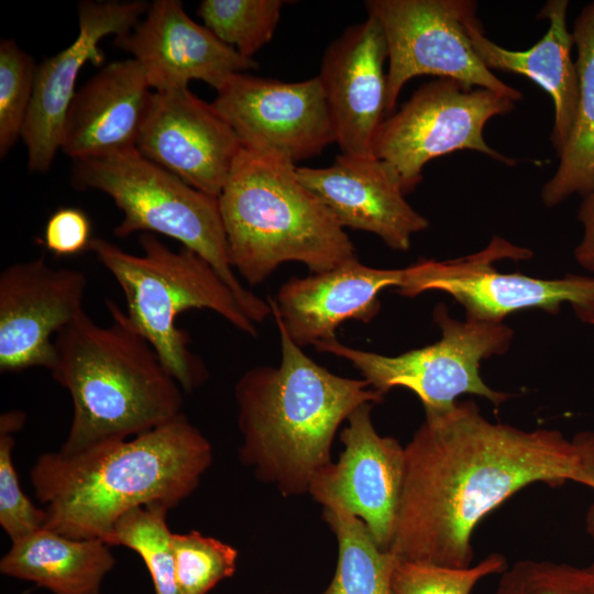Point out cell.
Listing matches in <instances>:
<instances>
[{"instance_id": "6da1fadb", "label": "cell", "mask_w": 594, "mask_h": 594, "mask_svg": "<svg viewBox=\"0 0 594 594\" xmlns=\"http://www.w3.org/2000/svg\"><path fill=\"white\" fill-rule=\"evenodd\" d=\"M425 415L405 447L388 550L398 561L468 568L477 524L512 495L534 483H584L578 450L559 430L492 422L473 400Z\"/></svg>"}, {"instance_id": "7a4b0ae2", "label": "cell", "mask_w": 594, "mask_h": 594, "mask_svg": "<svg viewBox=\"0 0 594 594\" xmlns=\"http://www.w3.org/2000/svg\"><path fill=\"white\" fill-rule=\"evenodd\" d=\"M211 446L182 414L132 438L40 455L30 472L44 527L107 543L116 522L142 506L170 509L198 486Z\"/></svg>"}, {"instance_id": "3957f363", "label": "cell", "mask_w": 594, "mask_h": 594, "mask_svg": "<svg viewBox=\"0 0 594 594\" xmlns=\"http://www.w3.org/2000/svg\"><path fill=\"white\" fill-rule=\"evenodd\" d=\"M279 366L246 371L234 389L243 437L241 458L286 494L308 492L314 475L330 463L340 424L383 394L363 380L338 376L312 361L282 321Z\"/></svg>"}, {"instance_id": "277c9868", "label": "cell", "mask_w": 594, "mask_h": 594, "mask_svg": "<svg viewBox=\"0 0 594 594\" xmlns=\"http://www.w3.org/2000/svg\"><path fill=\"white\" fill-rule=\"evenodd\" d=\"M106 307L108 326L84 310L54 338L50 371L73 404L65 452L128 439L183 414L184 391L157 352L116 301Z\"/></svg>"}, {"instance_id": "5b68a950", "label": "cell", "mask_w": 594, "mask_h": 594, "mask_svg": "<svg viewBox=\"0 0 594 594\" xmlns=\"http://www.w3.org/2000/svg\"><path fill=\"white\" fill-rule=\"evenodd\" d=\"M218 201L231 266L250 285L286 262L321 273L356 257L344 229L288 160L241 148Z\"/></svg>"}, {"instance_id": "8992f818", "label": "cell", "mask_w": 594, "mask_h": 594, "mask_svg": "<svg viewBox=\"0 0 594 594\" xmlns=\"http://www.w3.org/2000/svg\"><path fill=\"white\" fill-rule=\"evenodd\" d=\"M141 254H132L103 238L89 250L119 284L127 315L151 343L184 393L207 377L202 361L189 349V336L176 326L189 309H209L239 331L256 337L257 329L215 268L194 251L172 250L153 233H141Z\"/></svg>"}, {"instance_id": "52a82bcc", "label": "cell", "mask_w": 594, "mask_h": 594, "mask_svg": "<svg viewBox=\"0 0 594 594\" xmlns=\"http://www.w3.org/2000/svg\"><path fill=\"white\" fill-rule=\"evenodd\" d=\"M70 182L77 190H99L113 200L123 213L116 237L141 232L173 238L215 268L252 322L261 323L272 314L268 302L234 274L218 198L188 185L136 147L74 161Z\"/></svg>"}, {"instance_id": "ba28073f", "label": "cell", "mask_w": 594, "mask_h": 594, "mask_svg": "<svg viewBox=\"0 0 594 594\" xmlns=\"http://www.w3.org/2000/svg\"><path fill=\"white\" fill-rule=\"evenodd\" d=\"M433 320L442 333L439 341L396 356L354 349L336 338L314 345L349 361L383 395L395 387L410 389L425 409L451 407L463 394L484 397L496 407L507 400L508 394L486 385L480 364L509 349L513 329L503 322L457 320L443 304L436 306Z\"/></svg>"}, {"instance_id": "9c48e42d", "label": "cell", "mask_w": 594, "mask_h": 594, "mask_svg": "<svg viewBox=\"0 0 594 594\" xmlns=\"http://www.w3.org/2000/svg\"><path fill=\"white\" fill-rule=\"evenodd\" d=\"M531 256L530 250L494 235L477 253L447 261L420 260L403 268L397 293L415 297L428 290L443 292L464 307L466 318L490 322H503L506 316L530 308L558 314L568 304L582 322L594 324V277L544 279L501 273L494 266L503 258Z\"/></svg>"}, {"instance_id": "30bf717a", "label": "cell", "mask_w": 594, "mask_h": 594, "mask_svg": "<svg viewBox=\"0 0 594 594\" xmlns=\"http://www.w3.org/2000/svg\"><path fill=\"white\" fill-rule=\"evenodd\" d=\"M514 108V100L495 91L438 78L419 87L383 121L373 155L393 169L405 195L422 180L429 161L455 151H477L514 165V160L492 148L483 135L492 118Z\"/></svg>"}, {"instance_id": "8fae6325", "label": "cell", "mask_w": 594, "mask_h": 594, "mask_svg": "<svg viewBox=\"0 0 594 594\" xmlns=\"http://www.w3.org/2000/svg\"><path fill=\"white\" fill-rule=\"evenodd\" d=\"M367 14L382 25L388 47L386 117L408 80L432 75L485 88L515 102L521 92L497 78L480 59L465 31L476 12L470 0H369Z\"/></svg>"}, {"instance_id": "7c38bea8", "label": "cell", "mask_w": 594, "mask_h": 594, "mask_svg": "<svg viewBox=\"0 0 594 594\" xmlns=\"http://www.w3.org/2000/svg\"><path fill=\"white\" fill-rule=\"evenodd\" d=\"M213 107L242 148L296 164L320 154L336 133L320 79L286 82L246 73L217 90Z\"/></svg>"}, {"instance_id": "4fadbf2b", "label": "cell", "mask_w": 594, "mask_h": 594, "mask_svg": "<svg viewBox=\"0 0 594 594\" xmlns=\"http://www.w3.org/2000/svg\"><path fill=\"white\" fill-rule=\"evenodd\" d=\"M372 403L348 418L337 463L321 468L308 492L323 508L339 507L360 518L383 550H389L404 484L405 447L382 437L372 419Z\"/></svg>"}, {"instance_id": "5bb4252c", "label": "cell", "mask_w": 594, "mask_h": 594, "mask_svg": "<svg viewBox=\"0 0 594 594\" xmlns=\"http://www.w3.org/2000/svg\"><path fill=\"white\" fill-rule=\"evenodd\" d=\"M86 275L44 258L16 262L0 274V371L50 370L54 338L84 311Z\"/></svg>"}, {"instance_id": "9a60e30c", "label": "cell", "mask_w": 594, "mask_h": 594, "mask_svg": "<svg viewBox=\"0 0 594 594\" xmlns=\"http://www.w3.org/2000/svg\"><path fill=\"white\" fill-rule=\"evenodd\" d=\"M148 3L134 1H82L78 6V35L56 55L37 65L34 91L22 132L28 165L46 173L61 148L63 127L80 69L87 62L100 66L105 53L100 41L125 35L145 14Z\"/></svg>"}, {"instance_id": "2e32d148", "label": "cell", "mask_w": 594, "mask_h": 594, "mask_svg": "<svg viewBox=\"0 0 594 594\" xmlns=\"http://www.w3.org/2000/svg\"><path fill=\"white\" fill-rule=\"evenodd\" d=\"M136 148L188 185L219 198L242 146L212 102L186 87L154 91Z\"/></svg>"}, {"instance_id": "e0dca14e", "label": "cell", "mask_w": 594, "mask_h": 594, "mask_svg": "<svg viewBox=\"0 0 594 594\" xmlns=\"http://www.w3.org/2000/svg\"><path fill=\"white\" fill-rule=\"evenodd\" d=\"M114 44L140 64L155 92L186 88L194 79L219 90L232 75L257 68L256 62L189 18L178 0L153 1Z\"/></svg>"}, {"instance_id": "ac0fdd59", "label": "cell", "mask_w": 594, "mask_h": 594, "mask_svg": "<svg viewBox=\"0 0 594 594\" xmlns=\"http://www.w3.org/2000/svg\"><path fill=\"white\" fill-rule=\"evenodd\" d=\"M386 61L385 33L370 14L343 31L323 53L318 77L341 154L373 155L375 136L386 119Z\"/></svg>"}, {"instance_id": "d6986e66", "label": "cell", "mask_w": 594, "mask_h": 594, "mask_svg": "<svg viewBox=\"0 0 594 594\" xmlns=\"http://www.w3.org/2000/svg\"><path fill=\"white\" fill-rule=\"evenodd\" d=\"M297 175L343 229L373 233L395 251H407L413 234L429 227L393 169L374 155L340 154L331 166L297 167Z\"/></svg>"}, {"instance_id": "ffe728a7", "label": "cell", "mask_w": 594, "mask_h": 594, "mask_svg": "<svg viewBox=\"0 0 594 594\" xmlns=\"http://www.w3.org/2000/svg\"><path fill=\"white\" fill-rule=\"evenodd\" d=\"M402 277L403 268H375L353 257L329 271L292 277L267 302L302 348L336 338L337 328L349 319L371 322L380 311V293L397 288Z\"/></svg>"}, {"instance_id": "44dd1931", "label": "cell", "mask_w": 594, "mask_h": 594, "mask_svg": "<svg viewBox=\"0 0 594 594\" xmlns=\"http://www.w3.org/2000/svg\"><path fill=\"white\" fill-rule=\"evenodd\" d=\"M154 90L133 59L101 68L78 91L68 108L61 150L81 161L136 147Z\"/></svg>"}, {"instance_id": "7402d4cb", "label": "cell", "mask_w": 594, "mask_h": 594, "mask_svg": "<svg viewBox=\"0 0 594 594\" xmlns=\"http://www.w3.org/2000/svg\"><path fill=\"white\" fill-rule=\"evenodd\" d=\"M568 7V0L546 2L538 18L548 19L549 29L526 51H510L488 40L475 12L464 22L475 53L490 70L526 76L550 95L554 106L551 143L558 155L568 142L579 100V75L571 57L574 40L566 25Z\"/></svg>"}, {"instance_id": "603a6c76", "label": "cell", "mask_w": 594, "mask_h": 594, "mask_svg": "<svg viewBox=\"0 0 594 594\" xmlns=\"http://www.w3.org/2000/svg\"><path fill=\"white\" fill-rule=\"evenodd\" d=\"M109 547L100 539H74L43 527L12 541L0 571L54 594H99L116 563Z\"/></svg>"}, {"instance_id": "cb8c5ba5", "label": "cell", "mask_w": 594, "mask_h": 594, "mask_svg": "<svg viewBox=\"0 0 594 594\" xmlns=\"http://www.w3.org/2000/svg\"><path fill=\"white\" fill-rule=\"evenodd\" d=\"M572 34L578 53L579 100L558 168L541 190L547 207H554L571 195L584 197L594 193V1L582 9Z\"/></svg>"}, {"instance_id": "d4e9b609", "label": "cell", "mask_w": 594, "mask_h": 594, "mask_svg": "<svg viewBox=\"0 0 594 594\" xmlns=\"http://www.w3.org/2000/svg\"><path fill=\"white\" fill-rule=\"evenodd\" d=\"M323 517L339 554L336 574L322 594H396L393 575L398 560L378 547L366 525L339 507L323 508Z\"/></svg>"}, {"instance_id": "484cf974", "label": "cell", "mask_w": 594, "mask_h": 594, "mask_svg": "<svg viewBox=\"0 0 594 594\" xmlns=\"http://www.w3.org/2000/svg\"><path fill=\"white\" fill-rule=\"evenodd\" d=\"M167 512L168 508L162 505L128 512L116 522L107 543L130 548L142 558L155 594H180L172 550L173 532L166 524Z\"/></svg>"}, {"instance_id": "4316f807", "label": "cell", "mask_w": 594, "mask_h": 594, "mask_svg": "<svg viewBox=\"0 0 594 594\" xmlns=\"http://www.w3.org/2000/svg\"><path fill=\"white\" fill-rule=\"evenodd\" d=\"M285 3L282 0H204L197 13L220 41L253 59L273 38Z\"/></svg>"}, {"instance_id": "83f0119b", "label": "cell", "mask_w": 594, "mask_h": 594, "mask_svg": "<svg viewBox=\"0 0 594 594\" xmlns=\"http://www.w3.org/2000/svg\"><path fill=\"white\" fill-rule=\"evenodd\" d=\"M172 550L180 594H206L235 571L238 551L198 531L172 534Z\"/></svg>"}, {"instance_id": "f1b7e54d", "label": "cell", "mask_w": 594, "mask_h": 594, "mask_svg": "<svg viewBox=\"0 0 594 594\" xmlns=\"http://www.w3.org/2000/svg\"><path fill=\"white\" fill-rule=\"evenodd\" d=\"M37 65L15 41H0V156L22 138L31 106Z\"/></svg>"}, {"instance_id": "f546056e", "label": "cell", "mask_w": 594, "mask_h": 594, "mask_svg": "<svg viewBox=\"0 0 594 594\" xmlns=\"http://www.w3.org/2000/svg\"><path fill=\"white\" fill-rule=\"evenodd\" d=\"M24 420V414L18 410L0 417V524L12 541L45 524L43 508H37L22 491L12 460L13 433L22 428Z\"/></svg>"}, {"instance_id": "4dcf8cb0", "label": "cell", "mask_w": 594, "mask_h": 594, "mask_svg": "<svg viewBox=\"0 0 594 594\" xmlns=\"http://www.w3.org/2000/svg\"><path fill=\"white\" fill-rule=\"evenodd\" d=\"M507 568L502 553H491L468 568L398 561L393 586L396 594H471L482 579L502 574Z\"/></svg>"}, {"instance_id": "1f68e13d", "label": "cell", "mask_w": 594, "mask_h": 594, "mask_svg": "<svg viewBox=\"0 0 594 594\" xmlns=\"http://www.w3.org/2000/svg\"><path fill=\"white\" fill-rule=\"evenodd\" d=\"M496 594H594V572L547 560H519L502 574Z\"/></svg>"}, {"instance_id": "d6a6232c", "label": "cell", "mask_w": 594, "mask_h": 594, "mask_svg": "<svg viewBox=\"0 0 594 594\" xmlns=\"http://www.w3.org/2000/svg\"><path fill=\"white\" fill-rule=\"evenodd\" d=\"M92 239L86 212L76 207H63L48 218L42 244L56 256H69L89 250Z\"/></svg>"}, {"instance_id": "836d02e7", "label": "cell", "mask_w": 594, "mask_h": 594, "mask_svg": "<svg viewBox=\"0 0 594 594\" xmlns=\"http://www.w3.org/2000/svg\"><path fill=\"white\" fill-rule=\"evenodd\" d=\"M578 219L583 224V238L574 249L576 262L594 272V193L582 197Z\"/></svg>"}, {"instance_id": "e575fe53", "label": "cell", "mask_w": 594, "mask_h": 594, "mask_svg": "<svg viewBox=\"0 0 594 594\" xmlns=\"http://www.w3.org/2000/svg\"><path fill=\"white\" fill-rule=\"evenodd\" d=\"M581 459L583 469V485L594 491V431H580L572 439ZM585 528L594 539V502L587 508L585 515Z\"/></svg>"}, {"instance_id": "d590c367", "label": "cell", "mask_w": 594, "mask_h": 594, "mask_svg": "<svg viewBox=\"0 0 594 594\" xmlns=\"http://www.w3.org/2000/svg\"><path fill=\"white\" fill-rule=\"evenodd\" d=\"M590 568H591L592 571L594 572V562L590 564Z\"/></svg>"}]
</instances>
